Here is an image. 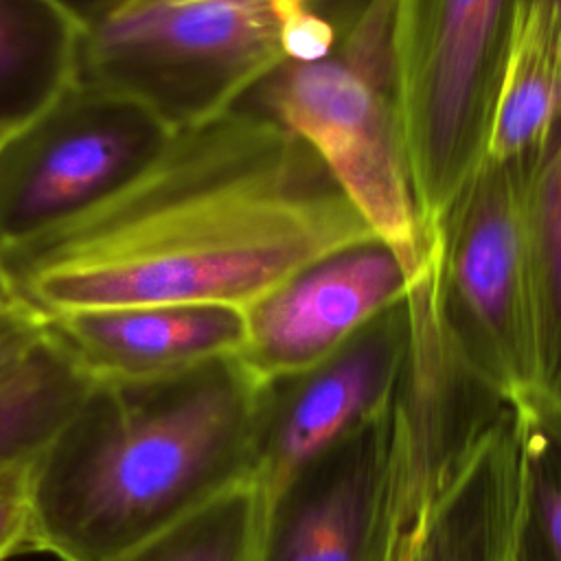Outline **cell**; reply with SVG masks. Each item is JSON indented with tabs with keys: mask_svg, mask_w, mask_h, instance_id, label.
Returning a JSON list of instances; mask_svg holds the SVG:
<instances>
[{
	"mask_svg": "<svg viewBox=\"0 0 561 561\" xmlns=\"http://www.w3.org/2000/svg\"><path fill=\"white\" fill-rule=\"evenodd\" d=\"M375 241L316 153L241 103L171 131L127 184L0 261L13 300L37 316L140 302L243 311Z\"/></svg>",
	"mask_w": 561,
	"mask_h": 561,
	"instance_id": "6da1fadb",
	"label": "cell"
},
{
	"mask_svg": "<svg viewBox=\"0 0 561 561\" xmlns=\"http://www.w3.org/2000/svg\"><path fill=\"white\" fill-rule=\"evenodd\" d=\"M267 383L237 355L90 381L26 465V550L114 561L252 478Z\"/></svg>",
	"mask_w": 561,
	"mask_h": 561,
	"instance_id": "7a4b0ae2",
	"label": "cell"
},
{
	"mask_svg": "<svg viewBox=\"0 0 561 561\" xmlns=\"http://www.w3.org/2000/svg\"><path fill=\"white\" fill-rule=\"evenodd\" d=\"M522 416L440 324L408 329L390 443L359 561H515Z\"/></svg>",
	"mask_w": 561,
	"mask_h": 561,
	"instance_id": "3957f363",
	"label": "cell"
},
{
	"mask_svg": "<svg viewBox=\"0 0 561 561\" xmlns=\"http://www.w3.org/2000/svg\"><path fill=\"white\" fill-rule=\"evenodd\" d=\"M333 26L309 0H112L83 15L77 81L171 131L237 107L289 61L324 59Z\"/></svg>",
	"mask_w": 561,
	"mask_h": 561,
	"instance_id": "277c9868",
	"label": "cell"
},
{
	"mask_svg": "<svg viewBox=\"0 0 561 561\" xmlns=\"http://www.w3.org/2000/svg\"><path fill=\"white\" fill-rule=\"evenodd\" d=\"M259 88L265 114L316 153L399 261L405 302L436 300L440 241L423 221L399 129L390 0H368L324 59L289 61Z\"/></svg>",
	"mask_w": 561,
	"mask_h": 561,
	"instance_id": "5b68a950",
	"label": "cell"
},
{
	"mask_svg": "<svg viewBox=\"0 0 561 561\" xmlns=\"http://www.w3.org/2000/svg\"><path fill=\"white\" fill-rule=\"evenodd\" d=\"M537 162H480L438 228L447 337L465 366L513 403L537 379L539 267L530 204Z\"/></svg>",
	"mask_w": 561,
	"mask_h": 561,
	"instance_id": "8992f818",
	"label": "cell"
},
{
	"mask_svg": "<svg viewBox=\"0 0 561 561\" xmlns=\"http://www.w3.org/2000/svg\"><path fill=\"white\" fill-rule=\"evenodd\" d=\"M511 0H390L392 94L425 226L438 228L482 162Z\"/></svg>",
	"mask_w": 561,
	"mask_h": 561,
	"instance_id": "52a82bcc",
	"label": "cell"
},
{
	"mask_svg": "<svg viewBox=\"0 0 561 561\" xmlns=\"http://www.w3.org/2000/svg\"><path fill=\"white\" fill-rule=\"evenodd\" d=\"M169 136L138 103L75 79L0 138V252L110 197Z\"/></svg>",
	"mask_w": 561,
	"mask_h": 561,
	"instance_id": "ba28073f",
	"label": "cell"
},
{
	"mask_svg": "<svg viewBox=\"0 0 561 561\" xmlns=\"http://www.w3.org/2000/svg\"><path fill=\"white\" fill-rule=\"evenodd\" d=\"M405 298L399 261L377 241L357 245L305 267L245 307V333L234 355L261 383L296 377Z\"/></svg>",
	"mask_w": 561,
	"mask_h": 561,
	"instance_id": "9c48e42d",
	"label": "cell"
},
{
	"mask_svg": "<svg viewBox=\"0 0 561 561\" xmlns=\"http://www.w3.org/2000/svg\"><path fill=\"white\" fill-rule=\"evenodd\" d=\"M408 351L403 305L316 368L267 383L252 480L270 502L324 449L388 408Z\"/></svg>",
	"mask_w": 561,
	"mask_h": 561,
	"instance_id": "30bf717a",
	"label": "cell"
},
{
	"mask_svg": "<svg viewBox=\"0 0 561 561\" xmlns=\"http://www.w3.org/2000/svg\"><path fill=\"white\" fill-rule=\"evenodd\" d=\"M42 318L50 340L90 381L147 379L232 355L243 313L224 305H110Z\"/></svg>",
	"mask_w": 561,
	"mask_h": 561,
	"instance_id": "8fae6325",
	"label": "cell"
},
{
	"mask_svg": "<svg viewBox=\"0 0 561 561\" xmlns=\"http://www.w3.org/2000/svg\"><path fill=\"white\" fill-rule=\"evenodd\" d=\"M390 410L392 401L324 449L270 502L263 561L362 559L386 471Z\"/></svg>",
	"mask_w": 561,
	"mask_h": 561,
	"instance_id": "7c38bea8",
	"label": "cell"
},
{
	"mask_svg": "<svg viewBox=\"0 0 561 561\" xmlns=\"http://www.w3.org/2000/svg\"><path fill=\"white\" fill-rule=\"evenodd\" d=\"M561 131V4L511 0L482 140V162L541 158Z\"/></svg>",
	"mask_w": 561,
	"mask_h": 561,
	"instance_id": "4fadbf2b",
	"label": "cell"
},
{
	"mask_svg": "<svg viewBox=\"0 0 561 561\" xmlns=\"http://www.w3.org/2000/svg\"><path fill=\"white\" fill-rule=\"evenodd\" d=\"M81 33L66 0H0V136L75 81Z\"/></svg>",
	"mask_w": 561,
	"mask_h": 561,
	"instance_id": "5bb4252c",
	"label": "cell"
},
{
	"mask_svg": "<svg viewBox=\"0 0 561 561\" xmlns=\"http://www.w3.org/2000/svg\"><path fill=\"white\" fill-rule=\"evenodd\" d=\"M270 497L245 478L114 561H263Z\"/></svg>",
	"mask_w": 561,
	"mask_h": 561,
	"instance_id": "9a60e30c",
	"label": "cell"
},
{
	"mask_svg": "<svg viewBox=\"0 0 561 561\" xmlns=\"http://www.w3.org/2000/svg\"><path fill=\"white\" fill-rule=\"evenodd\" d=\"M90 379L46 337L0 383V473L28 462Z\"/></svg>",
	"mask_w": 561,
	"mask_h": 561,
	"instance_id": "2e32d148",
	"label": "cell"
},
{
	"mask_svg": "<svg viewBox=\"0 0 561 561\" xmlns=\"http://www.w3.org/2000/svg\"><path fill=\"white\" fill-rule=\"evenodd\" d=\"M533 230L539 267L537 379L528 397L561 414V131L533 175Z\"/></svg>",
	"mask_w": 561,
	"mask_h": 561,
	"instance_id": "e0dca14e",
	"label": "cell"
},
{
	"mask_svg": "<svg viewBox=\"0 0 561 561\" xmlns=\"http://www.w3.org/2000/svg\"><path fill=\"white\" fill-rule=\"evenodd\" d=\"M522 416V511L515 561H561V414L535 397Z\"/></svg>",
	"mask_w": 561,
	"mask_h": 561,
	"instance_id": "ac0fdd59",
	"label": "cell"
},
{
	"mask_svg": "<svg viewBox=\"0 0 561 561\" xmlns=\"http://www.w3.org/2000/svg\"><path fill=\"white\" fill-rule=\"evenodd\" d=\"M26 465L0 473V561L26 550L31 506L26 493Z\"/></svg>",
	"mask_w": 561,
	"mask_h": 561,
	"instance_id": "d6986e66",
	"label": "cell"
},
{
	"mask_svg": "<svg viewBox=\"0 0 561 561\" xmlns=\"http://www.w3.org/2000/svg\"><path fill=\"white\" fill-rule=\"evenodd\" d=\"M42 318L20 302L0 307V383L42 342Z\"/></svg>",
	"mask_w": 561,
	"mask_h": 561,
	"instance_id": "ffe728a7",
	"label": "cell"
},
{
	"mask_svg": "<svg viewBox=\"0 0 561 561\" xmlns=\"http://www.w3.org/2000/svg\"><path fill=\"white\" fill-rule=\"evenodd\" d=\"M70 7H75L81 15H85V13H90V11H94V9H99V7H103V4H107V2H112V0H66Z\"/></svg>",
	"mask_w": 561,
	"mask_h": 561,
	"instance_id": "44dd1931",
	"label": "cell"
},
{
	"mask_svg": "<svg viewBox=\"0 0 561 561\" xmlns=\"http://www.w3.org/2000/svg\"><path fill=\"white\" fill-rule=\"evenodd\" d=\"M11 302H15V300L11 296V289H9V283H7V276H4V270H2V261H0V307L11 305Z\"/></svg>",
	"mask_w": 561,
	"mask_h": 561,
	"instance_id": "7402d4cb",
	"label": "cell"
},
{
	"mask_svg": "<svg viewBox=\"0 0 561 561\" xmlns=\"http://www.w3.org/2000/svg\"><path fill=\"white\" fill-rule=\"evenodd\" d=\"M0 138H2V136H0Z\"/></svg>",
	"mask_w": 561,
	"mask_h": 561,
	"instance_id": "603a6c76",
	"label": "cell"
}]
</instances>
